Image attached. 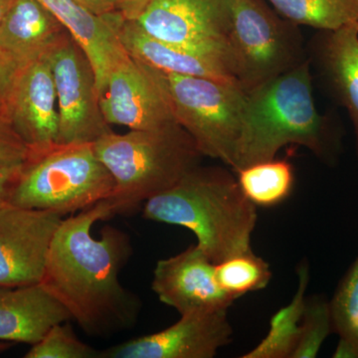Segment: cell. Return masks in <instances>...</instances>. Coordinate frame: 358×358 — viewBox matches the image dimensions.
Returning a JSON list of instances; mask_svg holds the SVG:
<instances>
[{"instance_id":"cell-31","label":"cell","mask_w":358,"mask_h":358,"mask_svg":"<svg viewBox=\"0 0 358 358\" xmlns=\"http://www.w3.org/2000/svg\"><path fill=\"white\" fill-rule=\"evenodd\" d=\"M122 17L127 20L136 21L140 17L152 0H117Z\"/></svg>"},{"instance_id":"cell-22","label":"cell","mask_w":358,"mask_h":358,"mask_svg":"<svg viewBox=\"0 0 358 358\" xmlns=\"http://www.w3.org/2000/svg\"><path fill=\"white\" fill-rule=\"evenodd\" d=\"M278 13L296 25L334 31L358 24V0H266Z\"/></svg>"},{"instance_id":"cell-10","label":"cell","mask_w":358,"mask_h":358,"mask_svg":"<svg viewBox=\"0 0 358 358\" xmlns=\"http://www.w3.org/2000/svg\"><path fill=\"white\" fill-rule=\"evenodd\" d=\"M63 216L4 204L0 207V286L39 284Z\"/></svg>"},{"instance_id":"cell-23","label":"cell","mask_w":358,"mask_h":358,"mask_svg":"<svg viewBox=\"0 0 358 358\" xmlns=\"http://www.w3.org/2000/svg\"><path fill=\"white\" fill-rule=\"evenodd\" d=\"M215 277L219 287L236 301L244 294L265 289L273 273L267 261L251 251L215 264Z\"/></svg>"},{"instance_id":"cell-25","label":"cell","mask_w":358,"mask_h":358,"mask_svg":"<svg viewBox=\"0 0 358 358\" xmlns=\"http://www.w3.org/2000/svg\"><path fill=\"white\" fill-rule=\"evenodd\" d=\"M329 303L334 333L358 345V257L339 282Z\"/></svg>"},{"instance_id":"cell-2","label":"cell","mask_w":358,"mask_h":358,"mask_svg":"<svg viewBox=\"0 0 358 358\" xmlns=\"http://www.w3.org/2000/svg\"><path fill=\"white\" fill-rule=\"evenodd\" d=\"M298 145L317 159L334 162L341 138L313 99L310 60L247 92L241 129L230 169L275 159L282 148Z\"/></svg>"},{"instance_id":"cell-7","label":"cell","mask_w":358,"mask_h":358,"mask_svg":"<svg viewBox=\"0 0 358 358\" xmlns=\"http://www.w3.org/2000/svg\"><path fill=\"white\" fill-rule=\"evenodd\" d=\"M226 49L231 73L246 92L308 59L299 25L266 0H234Z\"/></svg>"},{"instance_id":"cell-20","label":"cell","mask_w":358,"mask_h":358,"mask_svg":"<svg viewBox=\"0 0 358 358\" xmlns=\"http://www.w3.org/2000/svg\"><path fill=\"white\" fill-rule=\"evenodd\" d=\"M296 274L298 288L293 299L273 315L265 338L242 355V358H291L293 355L300 339L306 293L310 282V265L307 260L301 261Z\"/></svg>"},{"instance_id":"cell-18","label":"cell","mask_w":358,"mask_h":358,"mask_svg":"<svg viewBox=\"0 0 358 358\" xmlns=\"http://www.w3.org/2000/svg\"><path fill=\"white\" fill-rule=\"evenodd\" d=\"M67 28L95 71L101 95L110 73L129 57L107 18L90 13L75 0H38Z\"/></svg>"},{"instance_id":"cell-28","label":"cell","mask_w":358,"mask_h":358,"mask_svg":"<svg viewBox=\"0 0 358 358\" xmlns=\"http://www.w3.org/2000/svg\"><path fill=\"white\" fill-rule=\"evenodd\" d=\"M20 68L0 53V113L4 109Z\"/></svg>"},{"instance_id":"cell-24","label":"cell","mask_w":358,"mask_h":358,"mask_svg":"<svg viewBox=\"0 0 358 358\" xmlns=\"http://www.w3.org/2000/svg\"><path fill=\"white\" fill-rule=\"evenodd\" d=\"M334 331L331 303L324 296H307L298 345L291 358H315Z\"/></svg>"},{"instance_id":"cell-19","label":"cell","mask_w":358,"mask_h":358,"mask_svg":"<svg viewBox=\"0 0 358 358\" xmlns=\"http://www.w3.org/2000/svg\"><path fill=\"white\" fill-rule=\"evenodd\" d=\"M315 59L327 88L348 110L358 145V24L322 31Z\"/></svg>"},{"instance_id":"cell-4","label":"cell","mask_w":358,"mask_h":358,"mask_svg":"<svg viewBox=\"0 0 358 358\" xmlns=\"http://www.w3.org/2000/svg\"><path fill=\"white\" fill-rule=\"evenodd\" d=\"M115 181L109 200L115 214L128 213L166 192L203 157L178 122L164 128L105 134L93 143Z\"/></svg>"},{"instance_id":"cell-11","label":"cell","mask_w":358,"mask_h":358,"mask_svg":"<svg viewBox=\"0 0 358 358\" xmlns=\"http://www.w3.org/2000/svg\"><path fill=\"white\" fill-rule=\"evenodd\" d=\"M3 115L30 157L58 145L57 93L48 54L18 71Z\"/></svg>"},{"instance_id":"cell-3","label":"cell","mask_w":358,"mask_h":358,"mask_svg":"<svg viewBox=\"0 0 358 358\" xmlns=\"http://www.w3.org/2000/svg\"><path fill=\"white\" fill-rule=\"evenodd\" d=\"M143 217L192 231L212 262L253 251L258 212L232 169L194 167L173 186L147 200Z\"/></svg>"},{"instance_id":"cell-26","label":"cell","mask_w":358,"mask_h":358,"mask_svg":"<svg viewBox=\"0 0 358 358\" xmlns=\"http://www.w3.org/2000/svg\"><path fill=\"white\" fill-rule=\"evenodd\" d=\"M25 358H100L94 350L77 338L69 324H55L38 343L31 345Z\"/></svg>"},{"instance_id":"cell-6","label":"cell","mask_w":358,"mask_h":358,"mask_svg":"<svg viewBox=\"0 0 358 358\" xmlns=\"http://www.w3.org/2000/svg\"><path fill=\"white\" fill-rule=\"evenodd\" d=\"M141 63L162 90L176 122L190 134L202 155L220 160L230 169L247 92L235 82L171 74Z\"/></svg>"},{"instance_id":"cell-30","label":"cell","mask_w":358,"mask_h":358,"mask_svg":"<svg viewBox=\"0 0 358 358\" xmlns=\"http://www.w3.org/2000/svg\"><path fill=\"white\" fill-rule=\"evenodd\" d=\"M75 1L90 13L100 17L120 13L117 0H75Z\"/></svg>"},{"instance_id":"cell-13","label":"cell","mask_w":358,"mask_h":358,"mask_svg":"<svg viewBox=\"0 0 358 358\" xmlns=\"http://www.w3.org/2000/svg\"><path fill=\"white\" fill-rule=\"evenodd\" d=\"M152 289L162 303L180 315L228 310L235 301L219 287L215 263L197 244L157 261Z\"/></svg>"},{"instance_id":"cell-17","label":"cell","mask_w":358,"mask_h":358,"mask_svg":"<svg viewBox=\"0 0 358 358\" xmlns=\"http://www.w3.org/2000/svg\"><path fill=\"white\" fill-rule=\"evenodd\" d=\"M68 32L38 0H14L0 24V53L20 69L46 56Z\"/></svg>"},{"instance_id":"cell-12","label":"cell","mask_w":358,"mask_h":358,"mask_svg":"<svg viewBox=\"0 0 358 358\" xmlns=\"http://www.w3.org/2000/svg\"><path fill=\"white\" fill-rule=\"evenodd\" d=\"M232 336L227 310L186 313L162 331L100 352V358H213Z\"/></svg>"},{"instance_id":"cell-15","label":"cell","mask_w":358,"mask_h":358,"mask_svg":"<svg viewBox=\"0 0 358 358\" xmlns=\"http://www.w3.org/2000/svg\"><path fill=\"white\" fill-rule=\"evenodd\" d=\"M124 50L131 57L171 74L235 82L227 61L215 52L185 48L167 43L141 29L121 13L105 16Z\"/></svg>"},{"instance_id":"cell-33","label":"cell","mask_w":358,"mask_h":358,"mask_svg":"<svg viewBox=\"0 0 358 358\" xmlns=\"http://www.w3.org/2000/svg\"><path fill=\"white\" fill-rule=\"evenodd\" d=\"M14 0H0V24L6 18V14L8 13L9 9L13 6Z\"/></svg>"},{"instance_id":"cell-27","label":"cell","mask_w":358,"mask_h":358,"mask_svg":"<svg viewBox=\"0 0 358 358\" xmlns=\"http://www.w3.org/2000/svg\"><path fill=\"white\" fill-rule=\"evenodd\" d=\"M29 157V150L0 113V166L24 164Z\"/></svg>"},{"instance_id":"cell-29","label":"cell","mask_w":358,"mask_h":358,"mask_svg":"<svg viewBox=\"0 0 358 358\" xmlns=\"http://www.w3.org/2000/svg\"><path fill=\"white\" fill-rule=\"evenodd\" d=\"M23 164L0 166V207L7 203L9 192L14 181L20 176Z\"/></svg>"},{"instance_id":"cell-9","label":"cell","mask_w":358,"mask_h":358,"mask_svg":"<svg viewBox=\"0 0 358 358\" xmlns=\"http://www.w3.org/2000/svg\"><path fill=\"white\" fill-rule=\"evenodd\" d=\"M233 2L152 0L136 22L148 34L167 43L220 54L229 66L226 37Z\"/></svg>"},{"instance_id":"cell-14","label":"cell","mask_w":358,"mask_h":358,"mask_svg":"<svg viewBox=\"0 0 358 358\" xmlns=\"http://www.w3.org/2000/svg\"><path fill=\"white\" fill-rule=\"evenodd\" d=\"M100 107L110 126L133 131L160 129L176 122L162 90L131 56L110 73L100 95Z\"/></svg>"},{"instance_id":"cell-5","label":"cell","mask_w":358,"mask_h":358,"mask_svg":"<svg viewBox=\"0 0 358 358\" xmlns=\"http://www.w3.org/2000/svg\"><path fill=\"white\" fill-rule=\"evenodd\" d=\"M114 188L93 143L58 145L23 164L7 203L65 216L109 199Z\"/></svg>"},{"instance_id":"cell-32","label":"cell","mask_w":358,"mask_h":358,"mask_svg":"<svg viewBox=\"0 0 358 358\" xmlns=\"http://www.w3.org/2000/svg\"><path fill=\"white\" fill-rule=\"evenodd\" d=\"M334 358H358V345L350 339L339 338Z\"/></svg>"},{"instance_id":"cell-1","label":"cell","mask_w":358,"mask_h":358,"mask_svg":"<svg viewBox=\"0 0 358 358\" xmlns=\"http://www.w3.org/2000/svg\"><path fill=\"white\" fill-rule=\"evenodd\" d=\"M114 215V207L106 199L63 219L40 282L84 333L101 338L134 327L141 308L138 296L120 281L133 254L128 235L113 226H105L99 238L92 234L98 221Z\"/></svg>"},{"instance_id":"cell-8","label":"cell","mask_w":358,"mask_h":358,"mask_svg":"<svg viewBox=\"0 0 358 358\" xmlns=\"http://www.w3.org/2000/svg\"><path fill=\"white\" fill-rule=\"evenodd\" d=\"M59 110L58 145L94 143L113 131L100 107L95 71L70 32L48 53Z\"/></svg>"},{"instance_id":"cell-16","label":"cell","mask_w":358,"mask_h":358,"mask_svg":"<svg viewBox=\"0 0 358 358\" xmlns=\"http://www.w3.org/2000/svg\"><path fill=\"white\" fill-rule=\"evenodd\" d=\"M71 320L64 306L41 284L0 286V341L38 343L55 324Z\"/></svg>"},{"instance_id":"cell-21","label":"cell","mask_w":358,"mask_h":358,"mask_svg":"<svg viewBox=\"0 0 358 358\" xmlns=\"http://www.w3.org/2000/svg\"><path fill=\"white\" fill-rule=\"evenodd\" d=\"M242 192L257 207H274L289 199L294 190V169L287 160L271 159L235 173Z\"/></svg>"}]
</instances>
